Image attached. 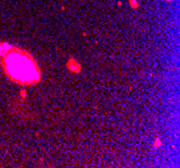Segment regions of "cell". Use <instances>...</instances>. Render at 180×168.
I'll return each mask as SVG.
<instances>
[{
    "label": "cell",
    "instance_id": "obj_1",
    "mask_svg": "<svg viewBox=\"0 0 180 168\" xmlns=\"http://www.w3.org/2000/svg\"><path fill=\"white\" fill-rule=\"evenodd\" d=\"M5 70L9 77L13 78V81L23 84H36L40 78L38 67L31 69V61H28L27 65H22L20 59L15 61L12 55H8L5 59Z\"/></svg>",
    "mask_w": 180,
    "mask_h": 168
},
{
    "label": "cell",
    "instance_id": "obj_2",
    "mask_svg": "<svg viewBox=\"0 0 180 168\" xmlns=\"http://www.w3.org/2000/svg\"><path fill=\"white\" fill-rule=\"evenodd\" d=\"M66 67L67 70L70 71V73H74V74H79L81 71H82V66H81V63L75 59V58H69V61L66 62Z\"/></svg>",
    "mask_w": 180,
    "mask_h": 168
},
{
    "label": "cell",
    "instance_id": "obj_3",
    "mask_svg": "<svg viewBox=\"0 0 180 168\" xmlns=\"http://www.w3.org/2000/svg\"><path fill=\"white\" fill-rule=\"evenodd\" d=\"M11 51V46L7 43H1L0 44V55H4L5 53Z\"/></svg>",
    "mask_w": 180,
    "mask_h": 168
},
{
    "label": "cell",
    "instance_id": "obj_4",
    "mask_svg": "<svg viewBox=\"0 0 180 168\" xmlns=\"http://www.w3.org/2000/svg\"><path fill=\"white\" fill-rule=\"evenodd\" d=\"M161 147V139L159 136L155 137V140H153V148L155 149H157V148H160Z\"/></svg>",
    "mask_w": 180,
    "mask_h": 168
},
{
    "label": "cell",
    "instance_id": "obj_5",
    "mask_svg": "<svg viewBox=\"0 0 180 168\" xmlns=\"http://www.w3.org/2000/svg\"><path fill=\"white\" fill-rule=\"evenodd\" d=\"M129 5H130L133 9H137L139 7H140V4H139L137 0H129Z\"/></svg>",
    "mask_w": 180,
    "mask_h": 168
},
{
    "label": "cell",
    "instance_id": "obj_6",
    "mask_svg": "<svg viewBox=\"0 0 180 168\" xmlns=\"http://www.w3.org/2000/svg\"><path fill=\"white\" fill-rule=\"evenodd\" d=\"M19 94H20V97H23V98L27 97V90H24V89H23V90H20V93H19Z\"/></svg>",
    "mask_w": 180,
    "mask_h": 168
},
{
    "label": "cell",
    "instance_id": "obj_7",
    "mask_svg": "<svg viewBox=\"0 0 180 168\" xmlns=\"http://www.w3.org/2000/svg\"><path fill=\"white\" fill-rule=\"evenodd\" d=\"M165 1H167V3H171V1H172V0H165Z\"/></svg>",
    "mask_w": 180,
    "mask_h": 168
}]
</instances>
